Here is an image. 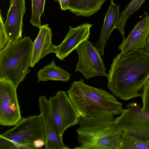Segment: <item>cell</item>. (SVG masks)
Wrapping results in <instances>:
<instances>
[{
	"mask_svg": "<svg viewBox=\"0 0 149 149\" xmlns=\"http://www.w3.org/2000/svg\"><path fill=\"white\" fill-rule=\"evenodd\" d=\"M39 107L44 123L46 136L45 149H69L58 133L52 116L48 100L44 95L38 99Z\"/></svg>",
	"mask_w": 149,
	"mask_h": 149,
	"instance_id": "cell-9",
	"label": "cell"
},
{
	"mask_svg": "<svg viewBox=\"0 0 149 149\" xmlns=\"http://www.w3.org/2000/svg\"><path fill=\"white\" fill-rule=\"evenodd\" d=\"M33 42L29 36L18 38L0 51V79L17 88L30 72Z\"/></svg>",
	"mask_w": 149,
	"mask_h": 149,
	"instance_id": "cell-4",
	"label": "cell"
},
{
	"mask_svg": "<svg viewBox=\"0 0 149 149\" xmlns=\"http://www.w3.org/2000/svg\"><path fill=\"white\" fill-rule=\"evenodd\" d=\"M120 115L115 119L117 129L121 132L137 124L149 123V113L143 111L137 103H128Z\"/></svg>",
	"mask_w": 149,
	"mask_h": 149,
	"instance_id": "cell-13",
	"label": "cell"
},
{
	"mask_svg": "<svg viewBox=\"0 0 149 149\" xmlns=\"http://www.w3.org/2000/svg\"><path fill=\"white\" fill-rule=\"evenodd\" d=\"M119 149H149V141L122 136Z\"/></svg>",
	"mask_w": 149,
	"mask_h": 149,
	"instance_id": "cell-20",
	"label": "cell"
},
{
	"mask_svg": "<svg viewBox=\"0 0 149 149\" xmlns=\"http://www.w3.org/2000/svg\"><path fill=\"white\" fill-rule=\"evenodd\" d=\"M141 97L143 103L142 110L149 113V79L144 86Z\"/></svg>",
	"mask_w": 149,
	"mask_h": 149,
	"instance_id": "cell-23",
	"label": "cell"
},
{
	"mask_svg": "<svg viewBox=\"0 0 149 149\" xmlns=\"http://www.w3.org/2000/svg\"><path fill=\"white\" fill-rule=\"evenodd\" d=\"M147 0H131L120 14V19L116 29L125 38V28L130 17L137 11Z\"/></svg>",
	"mask_w": 149,
	"mask_h": 149,
	"instance_id": "cell-18",
	"label": "cell"
},
{
	"mask_svg": "<svg viewBox=\"0 0 149 149\" xmlns=\"http://www.w3.org/2000/svg\"><path fill=\"white\" fill-rule=\"evenodd\" d=\"M78 57L75 72H80L86 79L97 76L106 77V68L101 56L93 43L87 39L76 49Z\"/></svg>",
	"mask_w": 149,
	"mask_h": 149,
	"instance_id": "cell-7",
	"label": "cell"
},
{
	"mask_svg": "<svg viewBox=\"0 0 149 149\" xmlns=\"http://www.w3.org/2000/svg\"><path fill=\"white\" fill-rule=\"evenodd\" d=\"M67 94L81 118L118 115L123 109L112 94L86 84L82 79L71 84Z\"/></svg>",
	"mask_w": 149,
	"mask_h": 149,
	"instance_id": "cell-2",
	"label": "cell"
},
{
	"mask_svg": "<svg viewBox=\"0 0 149 149\" xmlns=\"http://www.w3.org/2000/svg\"><path fill=\"white\" fill-rule=\"evenodd\" d=\"M112 115L81 118L77 130L80 144L76 149H119L122 132L118 130Z\"/></svg>",
	"mask_w": 149,
	"mask_h": 149,
	"instance_id": "cell-3",
	"label": "cell"
},
{
	"mask_svg": "<svg viewBox=\"0 0 149 149\" xmlns=\"http://www.w3.org/2000/svg\"><path fill=\"white\" fill-rule=\"evenodd\" d=\"M13 143L16 149L19 145L31 146L35 149L45 146L46 136L42 118L38 115L28 116L21 120L13 128L0 135Z\"/></svg>",
	"mask_w": 149,
	"mask_h": 149,
	"instance_id": "cell-5",
	"label": "cell"
},
{
	"mask_svg": "<svg viewBox=\"0 0 149 149\" xmlns=\"http://www.w3.org/2000/svg\"><path fill=\"white\" fill-rule=\"evenodd\" d=\"M17 88L10 81L0 79V124L1 125L14 126L21 120Z\"/></svg>",
	"mask_w": 149,
	"mask_h": 149,
	"instance_id": "cell-8",
	"label": "cell"
},
{
	"mask_svg": "<svg viewBox=\"0 0 149 149\" xmlns=\"http://www.w3.org/2000/svg\"><path fill=\"white\" fill-rule=\"evenodd\" d=\"M122 132V136L149 141V123L136 124Z\"/></svg>",
	"mask_w": 149,
	"mask_h": 149,
	"instance_id": "cell-19",
	"label": "cell"
},
{
	"mask_svg": "<svg viewBox=\"0 0 149 149\" xmlns=\"http://www.w3.org/2000/svg\"><path fill=\"white\" fill-rule=\"evenodd\" d=\"M51 113L60 137L70 127L79 123L81 117L66 91H60L48 100Z\"/></svg>",
	"mask_w": 149,
	"mask_h": 149,
	"instance_id": "cell-6",
	"label": "cell"
},
{
	"mask_svg": "<svg viewBox=\"0 0 149 149\" xmlns=\"http://www.w3.org/2000/svg\"><path fill=\"white\" fill-rule=\"evenodd\" d=\"M25 0H10L4 23L6 32L11 42L22 38L23 17L26 10Z\"/></svg>",
	"mask_w": 149,
	"mask_h": 149,
	"instance_id": "cell-12",
	"label": "cell"
},
{
	"mask_svg": "<svg viewBox=\"0 0 149 149\" xmlns=\"http://www.w3.org/2000/svg\"><path fill=\"white\" fill-rule=\"evenodd\" d=\"M39 31L36 39L33 43L31 67H33L42 58L47 55L55 53L56 46L52 42V33L48 24L39 28Z\"/></svg>",
	"mask_w": 149,
	"mask_h": 149,
	"instance_id": "cell-14",
	"label": "cell"
},
{
	"mask_svg": "<svg viewBox=\"0 0 149 149\" xmlns=\"http://www.w3.org/2000/svg\"><path fill=\"white\" fill-rule=\"evenodd\" d=\"M145 49L149 52V34L147 38L146 44Z\"/></svg>",
	"mask_w": 149,
	"mask_h": 149,
	"instance_id": "cell-25",
	"label": "cell"
},
{
	"mask_svg": "<svg viewBox=\"0 0 149 149\" xmlns=\"http://www.w3.org/2000/svg\"><path fill=\"white\" fill-rule=\"evenodd\" d=\"M58 1L60 5V8L62 10H68V5L70 0H55Z\"/></svg>",
	"mask_w": 149,
	"mask_h": 149,
	"instance_id": "cell-24",
	"label": "cell"
},
{
	"mask_svg": "<svg viewBox=\"0 0 149 149\" xmlns=\"http://www.w3.org/2000/svg\"><path fill=\"white\" fill-rule=\"evenodd\" d=\"M0 15V51L3 49L11 42L5 31L3 20V17L1 13Z\"/></svg>",
	"mask_w": 149,
	"mask_h": 149,
	"instance_id": "cell-22",
	"label": "cell"
},
{
	"mask_svg": "<svg viewBox=\"0 0 149 149\" xmlns=\"http://www.w3.org/2000/svg\"><path fill=\"white\" fill-rule=\"evenodd\" d=\"M106 77L108 88L120 99L141 97L149 79V52L141 49L120 53L114 58Z\"/></svg>",
	"mask_w": 149,
	"mask_h": 149,
	"instance_id": "cell-1",
	"label": "cell"
},
{
	"mask_svg": "<svg viewBox=\"0 0 149 149\" xmlns=\"http://www.w3.org/2000/svg\"><path fill=\"white\" fill-rule=\"evenodd\" d=\"M149 34V15L145 11L141 20L135 25L126 38L118 48L124 53L145 48Z\"/></svg>",
	"mask_w": 149,
	"mask_h": 149,
	"instance_id": "cell-11",
	"label": "cell"
},
{
	"mask_svg": "<svg viewBox=\"0 0 149 149\" xmlns=\"http://www.w3.org/2000/svg\"><path fill=\"white\" fill-rule=\"evenodd\" d=\"M92 26L89 23H84L75 28L70 26L69 31L62 42L56 46L55 53L56 56L61 61L64 60L81 43L88 39Z\"/></svg>",
	"mask_w": 149,
	"mask_h": 149,
	"instance_id": "cell-10",
	"label": "cell"
},
{
	"mask_svg": "<svg viewBox=\"0 0 149 149\" xmlns=\"http://www.w3.org/2000/svg\"><path fill=\"white\" fill-rule=\"evenodd\" d=\"M106 0H70L68 10L77 17H90L97 13Z\"/></svg>",
	"mask_w": 149,
	"mask_h": 149,
	"instance_id": "cell-16",
	"label": "cell"
},
{
	"mask_svg": "<svg viewBox=\"0 0 149 149\" xmlns=\"http://www.w3.org/2000/svg\"><path fill=\"white\" fill-rule=\"evenodd\" d=\"M71 74L56 65L53 60L49 64L40 69L37 72L38 82L49 80L66 82L70 79Z\"/></svg>",
	"mask_w": 149,
	"mask_h": 149,
	"instance_id": "cell-17",
	"label": "cell"
},
{
	"mask_svg": "<svg viewBox=\"0 0 149 149\" xmlns=\"http://www.w3.org/2000/svg\"><path fill=\"white\" fill-rule=\"evenodd\" d=\"M120 14L119 6L115 4L113 0H111L99 40L95 46L101 56L104 55L105 45L111 33L116 29L120 19Z\"/></svg>",
	"mask_w": 149,
	"mask_h": 149,
	"instance_id": "cell-15",
	"label": "cell"
},
{
	"mask_svg": "<svg viewBox=\"0 0 149 149\" xmlns=\"http://www.w3.org/2000/svg\"><path fill=\"white\" fill-rule=\"evenodd\" d=\"M46 0H31L32 14L30 22L32 25L39 28L41 16L44 13Z\"/></svg>",
	"mask_w": 149,
	"mask_h": 149,
	"instance_id": "cell-21",
	"label": "cell"
}]
</instances>
